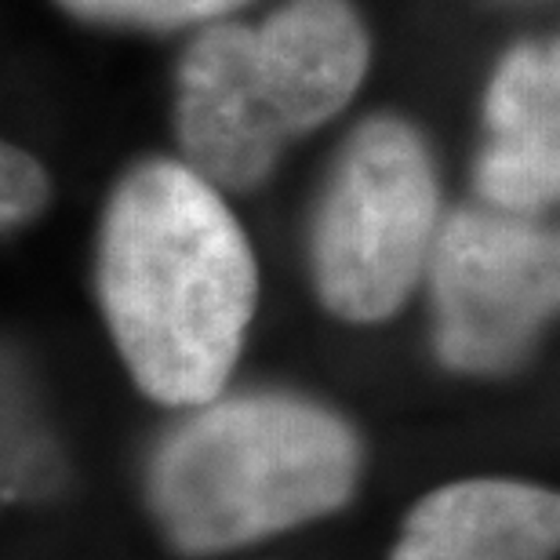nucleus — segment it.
Here are the masks:
<instances>
[{
    "label": "nucleus",
    "mask_w": 560,
    "mask_h": 560,
    "mask_svg": "<svg viewBox=\"0 0 560 560\" xmlns=\"http://www.w3.org/2000/svg\"><path fill=\"white\" fill-rule=\"evenodd\" d=\"M98 295L136 383L161 405H208L255 310V259L215 183L183 164L125 178L98 244Z\"/></svg>",
    "instance_id": "f257e3e1"
},
{
    "label": "nucleus",
    "mask_w": 560,
    "mask_h": 560,
    "mask_svg": "<svg viewBox=\"0 0 560 560\" xmlns=\"http://www.w3.org/2000/svg\"><path fill=\"white\" fill-rule=\"evenodd\" d=\"M350 425L295 397L222 400L161 444L150 502L183 553H226L317 521L353 495Z\"/></svg>",
    "instance_id": "f03ea898"
},
{
    "label": "nucleus",
    "mask_w": 560,
    "mask_h": 560,
    "mask_svg": "<svg viewBox=\"0 0 560 560\" xmlns=\"http://www.w3.org/2000/svg\"><path fill=\"white\" fill-rule=\"evenodd\" d=\"M368 40L346 0H291L262 26H211L178 70V136L208 183H259L277 150L350 103Z\"/></svg>",
    "instance_id": "7ed1b4c3"
},
{
    "label": "nucleus",
    "mask_w": 560,
    "mask_h": 560,
    "mask_svg": "<svg viewBox=\"0 0 560 560\" xmlns=\"http://www.w3.org/2000/svg\"><path fill=\"white\" fill-rule=\"evenodd\" d=\"M436 219V183L419 136L400 120L357 128L313 233L324 306L346 320L389 317L416 288Z\"/></svg>",
    "instance_id": "20e7f679"
},
{
    "label": "nucleus",
    "mask_w": 560,
    "mask_h": 560,
    "mask_svg": "<svg viewBox=\"0 0 560 560\" xmlns=\"http://www.w3.org/2000/svg\"><path fill=\"white\" fill-rule=\"evenodd\" d=\"M436 350L458 372H499L560 310V237L463 211L433 252Z\"/></svg>",
    "instance_id": "39448f33"
},
{
    "label": "nucleus",
    "mask_w": 560,
    "mask_h": 560,
    "mask_svg": "<svg viewBox=\"0 0 560 560\" xmlns=\"http://www.w3.org/2000/svg\"><path fill=\"white\" fill-rule=\"evenodd\" d=\"M560 491L474 477L430 491L408 513L394 560H553Z\"/></svg>",
    "instance_id": "423d86ee"
},
{
    "label": "nucleus",
    "mask_w": 560,
    "mask_h": 560,
    "mask_svg": "<svg viewBox=\"0 0 560 560\" xmlns=\"http://www.w3.org/2000/svg\"><path fill=\"white\" fill-rule=\"evenodd\" d=\"M488 150L477 186L491 205L535 211L560 197V40L521 44L485 98Z\"/></svg>",
    "instance_id": "0eeeda50"
},
{
    "label": "nucleus",
    "mask_w": 560,
    "mask_h": 560,
    "mask_svg": "<svg viewBox=\"0 0 560 560\" xmlns=\"http://www.w3.org/2000/svg\"><path fill=\"white\" fill-rule=\"evenodd\" d=\"M84 19L139 22V26H183V22L215 19L244 0H59Z\"/></svg>",
    "instance_id": "6e6552de"
},
{
    "label": "nucleus",
    "mask_w": 560,
    "mask_h": 560,
    "mask_svg": "<svg viewBox=\"0 0 560 560\" xmlns=\"http://www.w3.org/2000/svg\"><path fill=\"white\" fill-rule=\"evenodd\" d=\"M44 200V175L40 167L30 161L26 153L19 150H4V172H0V211H4V222H22L26 215L40 208Z\"/></svg>",
    "instance_id": "1a4fd4ad"
}]
</instances>
